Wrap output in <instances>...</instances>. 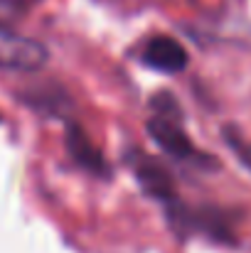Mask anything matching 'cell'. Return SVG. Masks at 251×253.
<instances>
[{"label": "cell", "mask_w": 251, "mask_h": 253, "mask_svg": "<svg viewBox=\"0 0 251 253\" xmlns=\"http://www.w3.org/2000/svg\"><path fill=\"white\" fill-rule=\"evenodd\" d=\"M148 130L151 138L177 160H195L200 155L180 126V106L167 93L153 98V118L148 121Z\"/></svg>", "instance_id": "cell-1"}, {"label": "cell", "mask_w": 251, "mask_h": 253, "mask_svg": "<svg viewBox=\"0 0 251 253\" xmlns=\"http://www.w3.org/2000/svg\"><path fill=\"white\" fill-rule=\"evenodd\" d=\"M50 62L42 42L0 25V72H40Z\"/></svg>", "instance_id": "cell-2"}, {"label": "cell", "mask_w": 251, "mask_h": 253, "mask_svg": "<svg viewBox=\"0 0 251 253\" xmlns=\"http://www.w3.org/2000/svg\"><path fill=\"white\" fill-rule=\"evenodd\" d=\"M136 174L141 177L143 187H146L153 197H158V199L172 197V182H170V177L163 172L160 165H155V163L141 158V165H136Z\"/></svg>", "instance_id": "cell-5"}, {"label": "cell", "mask_w": 251, "mask_h": 253, "mask_svg": "<svg viewBox=\"0 0 251 253\" xmlns=\"http://www.w3.org/2000/svg\"><path fill=\"white\" fill-rule=\"evenodd\" d=\"M143 62L158 72L177 74L187 67V52L177 40H172L167 35H155L143 47Z\"/></svg>", "instance_id": "cell-3"}, {"label": "cell", "mask_w": 251, "mask_h": 253, "mask_svg": "<svg viewBox=\"0 0 251 253\" xmlns=\"http://www.w3.org/2000/svg\"><path fill=\"white\" fill-rule=\"evenodd\" d=\"M42 0H0V5L5 7H12V10H30L35 5H40Z\"/></svg>", "instance_id": "cell-7"}, {"label": "cell", "mask_w": 251, "mask_h": 253, "mask_svg": "<svg viewBox=\"0 0 251 253\" xmlns=\"http://www.w3.org/2000/svg\"><path fill=\"white\" fill-rule=\"evenodd\" d=\"M67 143H69V150H72V155H74V160L84 165L86 169H91V172H101V169L106 168L103 165V160H101V155H99V150L89 143V138L84 135L82 128H69V135H67Z\"/></svg>", "instance_id": "cell-4"}, {"label": "cell", "mask_w": 251, "mask_h": 253, "mask_svg": "<svg viewBox=\"0 0 251 253\" xmlns=\"http://www.w3.org/2000/svg\"><path fill=\"white\" fill-rule=\"evenodd\" d=\"M224 138H227V143L232 145V150L239 155V160H242V163L251 169V145H249V143H244V140H242V138L232 130V128H229V130H224Z\"/></svg>", "instance_id": "cell-6"}]
</instances>
